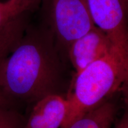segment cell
Here are the masks:
<instances>
[{
  "mask_svg": "<svg viewBox=\"0 0 128 128\" xmlns=\"http://www.w3.org/2000/svg\"><path fill=\"white\" fill-rule=\"evenodd\" d=\"M65 56L44 23L28 25L10 53L0 62V87L14 103L33 104L49 94L65 96L68 84Z\"/></svg>",
  "mask_w": 128,
  "mask_h": 128,
  "instance_id": "6da1fadb",
  "label": "cell"
},
{
  "mask_svg": "<svg viewBox=\"0 0 128 128\" xmlns=\"http://www.w3.org/2000/svg\"><path fill=\"white\" fill-rule=\"evenodd\" d=\"M118 92H128V56L113 48L103 58L75 75L66 96L68 112L60 128Z\"/></svg>",
  "mask_w": 128,
  "mask_h": 128,
  "instance_id": "7a4b0ae2",
  "label": "cell"
},
{
  "mask_svg": "<svg viewBox=\"0 0 128 128\" xmlns=\"http://www.w3.org/2000/svg\"><path fill=\"white\" fill-rule=\"evenodd\" d=\"M44 24L59 49L67 57L70 46L96 27L88 0H42Z\"/></svg>",
  "mask_w": 128,
  "mask_h": 128,
  "instance_id": "3957f363",
  "label": "cell"
},
{
  "mask_svg": "<svg viewBox=\"0 0 128 128\" xmlns=\"http://www.w3.org/2000/svg\"><path fill=\"white\" fill-rule=\"evenodd\" d=\"M113 49L108 36L96 26L73 42L67 50V58L74 69L76 75L103 58Z\"/></svg>",
  "mask_w": 128,
  "mask_h": 128,
  "instance_id": "277c9868",
  "label": "cell"
},
{
  "mask_svg": "<svg viewBox=\"0 0 128 128\" xmlns=\"http://www.w3.org/2000/svg\"><path fill=\"white\" fill-rule=\"evenodd\" d=\"M23 128H60L67 114L68 102L66 96L49 94L33 104Z\"/></svg>",
  "mask_w": 128,
  "mask_h": 128,
  "instance_id": "5b68a950",
  "label": "cell"
},
{
  "mask_svg": "<svg viewBox=\"0 0 128 128\" xmlns=\"http://www.w3.org/2000/svg\"><path fill=\"white\" fill-rule=\"evenodd\" d=\"M117 113L116 103L108 98L78 117L65 128H112Z\"/></svg>",
  "mask_w": 128,
  "mask_h": 128,
  "instance_id": "8992f818",
  "label": "cell"
},
{
  "mask_svg": "<svg viewBox=\"0 0 128 128\" xmlns=\"http://www.w3.org/2000/svg\"><path fill=\"white\" fill-rule=\"evenodd\" d=\"M25 119L14 108H0V128H23Z\"/></svg>",
  "mask_w": 128,
  "mask_h": 128,
  "instance_id": "52a82bcc",
  "label": "cell"
},
{
  "mask_svg": "<svg viewBox=\"0 0 128 128\" xmlns=\"http://www.w3.org/2000/svg\"><path fill=\"white\" fill-rule=\"evenodd\" d=\"M20 13L13 0L0 2V33L12 18Z\"/></svg>",
  "mask_w": 128,
  "mask_h": 128,
  "instance_id": "ba28073f",
  "label": "cell"
},
{
  "mask_svg": "<svg viewBox=\"0 0 128 128\" xmlns=\"http://www.w3.org/2000/svg\"><path fill=\"white\" fill-rule=\"evenodd\" d=\"M20 13H28L36 8L42 0H13Z\"/></svg>",
  "mask_w": 128,
  "mask_h": 128,
  "instance_id": "9c48e42d",
  "label": "cell"
},
{
  "mask_svg": "<svg viewBox=\"0 0 128 128\" xmlns=\"http://www.w3.org/2000/svg\"><path fill=\"white\" fill-rule=\"evenodd\" d=\"M123 95L124 97V110L114 128H128V93Z\"/></svg>",
  "mask_w": 128,
  "mask_h": 128,
  "instance_id": "30bf717a",
  "label": "cell"
},
{
  "mask_svg": "<svg viewBox=\"0 0 128 128\" xmlns=\"http://www.w3.org/2000/svg\"><path fill=\"white\" fill-rule=\"evenodd\" d=\"M14 103L5 94L0 87V108H14Z\"/></svg>",
  "mask_w": 128,
  "mask_h": 128,
  "instance_id": "8fae6325",
  "label": "cell"
},
{
  "mask_svg": "<svg viewBox=\"0 0 128 128\" xmlns=\"http://www.w3.org/2000/svg\"><path fill=\"white\" fill-rule=\"evenodd\" d=\"M122 1L124 4V5L126 6V7H127L128 9V0H122Z\"/></svg>",
  "mask_w": 128,
  "mask_h": 128,
  "instance_id": "7c38bea8",
  "label": "cell"
},
{
  "mask_svg": "<svg viewBox=\"0 0 128 128\" xmlns=\"http://www.w3.org/2000/svg\"></svg>",
  "mask_w": 128,
  "mask_h": 128,
  "instance_id": "4fadbf2b",
  "label": "cell"
}]
</instances>
